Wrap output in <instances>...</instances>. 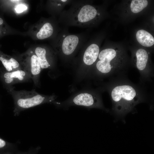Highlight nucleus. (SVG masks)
Here are the masks:
<instances>
[{
  "label": "nucleus",
  "instance_id": "nucleus-1",
  "mask_svg": "<svg viewBox=\"0 0 154 154\" xmlns=\"http://www.w3.org/2000/svg\"><path fill=\"white\" fill-rule=\"evenodd\" d=\"M105 88L112 102V110L118 116L132 111L137 104L145 101L148 96L145 88L133 83L125 75L109 78Z\"/></svg>",
  "mask_w": 154,
  "mask_h": 154
},
{
  "label": "nucleus",
  "instance_id": "nucleus-2",
  "mask_svg": "<svg viewBox=\"0 0 154 154\" xmlns=\"http://www.w3.org/2000/svg\"><path fill=\"white\" fill-rule=\"evenodd\" d=\"M124 55L117 53L112 48H106L100 52L93 70L95 75L102 78H111L125 75L129 66Z\"/></svg>",
  "mask_w": 154,
  "mask_h": 154
},
{
  "label": "nucleus",
  "instance_id": "nucleus-3",
  "mask_svg": "<svg viewBox=\"0 0 154 154\" xmlns=\"http://www.w3.org/2000/svg\"><path fill=\"white\" fill-rule=\"evenodd\" d=\"M84 0H72L70 7L60 14L59 21L66 26L84 27L100 13Z\"/></svg>",
  "mask_w": 154,
  "mask_h": 154
},
{
  "label": "nucleus",
  "instance_id": "nucleus-4",
  "mask_svg": "<svg viewBox=\"0 0 154 154\" xmlns=\"http://www.w3.org/2000/svg\"><path fill=\"white\" fill-rule=\"evenodd\" d=\"M86 39L84 33L71 34L67 28H61L56 40V47L57 52L64 58H70L82 48L86 43Z\"/></svg>",
  "mask_w": 154,
  "mask_h": 154
},
{
  "label": "nucleus",
  "instance_id": "nucleus-5",
  "mask_svg": "<svg viewBox=\"0 0 154 154\" xmlns=\"http://www.w3.org/2000/svg\"><path fill=\"white\" fill-rule=\"evenodd\" d=\"M11 90L14 103L13 112L15 116H18L21 112L25 110L51 102L54 100L52 97L39 94L34 90L17 91L12 88Z\"/></svg>",
  "mask_w": 154,
  "mask_h": 154
},
{
  "label": "nucleus",
  "instance_id": "nucleus-6",
  "mask_svg": "<svg viewBox=\"0 0 154 154\" xmlns=\"http://www.w3.org/2000/svg\"><path fill=\"white\" fill-rule=\"evenodd\" d=\"M149 53L143 48L138 49L135 53L136 62L134 65L139 73L140 80L142 83L152 82V78L154 77L153 68L149 63Z\"/></svg>",
  "mask_w": 154,
  "mask_h": 154
},
{
  "label": "nucleus",
  "instance_id": "nucleus-7",
  "mask_svg": "<svg viewBox=\"0 0 154 154\" xmlns=\"http://www.w3.org/2000/svg\"><path fill=\"white\" fill-rule=\"evenodd\" d=\"M94 93H80L74 97L71 103L76 105L106 110L100 97L98 94Z\"/></svg>",
  "mask_w": 154,
  "mask_h": 154
},
{
  "label": "nucleus",
  "instance_id": "nucleus-8",
  "mask_svg": "<svg viewBox=\"0 0 154 154\" xmlns=\"http://www.w3.org/2000/svg\"><path fill=\"white\" fill-rule=\"evenodd\" d=\"M83 52L81 59L83 64L87 67H91L96 61L100 52V48L95 43L88 45L86 43L82 47Z\"/></svg>",
  "mask_w": 154,
  "mask_h": 154
},
{
  "label": "nucleus",
  "instance_id": "nucleus-9",
  "mask_svg": "<svg viewBox=\"0 0 154 154\" xmlns=\"http://www.w3.org/2000/svg\"><path fill=\"white\" fill-rule=\"evenodd\" d=\"M4 77L7 84L12 85L28 81L31 79L29 74L22 69L6 72L4 74Z\"/></svg>",
  "mask_w": 154,
  "mask_h": 154
},
{
  "label": "nucleus",
  "instance_id": "nucleus-10",
  "mask_svg": "<svg viewBox=\"0 0 154 154\" xmlns=\"http://www.w3.org/2000/svg\"><path fill=\"white\" fill-rule=\"evenodd\" d=\"M136 38L138 42L143 46L149 47L154 44V38L148 32L144 30H139L136 34Z\"/></svg>",
  "mask_w": 154,
  "mask_h": 154
},
{
  "label": "nucleus",
  "instance_id": "nucleus-11",
  "mask_svg": "<svg viewBox=\"0 0 154 154\" xmlns=\"http://www.w3.org/2000/svg\"><path fill=\"white\" fill-rule=\"evenodd\" d=\"M54 28L52 24L49 22L44 23L37 34L39 39H44L51 36L54 33Z\"/></svg>",
  "mask_w": 154,
  "mask_h": 154
},
{
  "label": "nucleus",
  "instance_id": "nucleus-12",
  "mask_svg": "<svg viewBox=\"0 0 154 154\" xmlns=\"http://www.w3.org/2000/svg\"><path fill=\"white\" fill-rule=\"evenodd\" d=\"M35 52L39 61L41 69L47 68L50 66L47 60V51L45 48L38 47L36 48Z\"/></svg>",
  "mask_w": 154,
  "mask_h": 154
},
{
  "label": "nucleus",
  "instance_id": "nucleus-13",
  "mask_svg": "<svg viewBox=\"0 0 154 154\" xmlns=\"http://www.w3.org/2000/svg\"><path fill=\"white\" fill-rule=\"evenodd\" d=\"M148 4L146 0H133L131 3L130 9L133 13H137L146 7Z\"/></svg>",
  "mask_w": 154,
  "mask_h": 154
},
{
  "label": "nucleus",
  "instance_id": "nucleus-14",
  "mask_svg": "<svg viewBox=\"0 0 154 154\" xmlns=\"http://www.w3.org/2000/svg\"><path fill=\"white\" fill-rule=\"evenodd\" d=\"M10 145V143L8 142L0 137V152L4 151L7 149Z\"/></svg>",
  "mask_w": 154,
  "mask_h": 154
},
{
  "label": "nucleus",
  "instance_id": "nucleus-15",
  "mask_svg": "<svg viewBox=\"0 0 154 154\" xmlns=\"http://www.w3.org/2000/svg\"><path fill=\"white\" fill-rule=\"evenodd\" d=\"M27 7L25 5L21 4L18 5L15 9L17 13H21L26 10Z\"/></svg>",
  "mask_w": 154,
  "mask_h": 154
},
{
  "label": "nucleus",
  "instance_id": "nucleus-16",
  "mask_svg": "<svg viewBox=\"0 0 154 154\" xmlns=\"http://www.w3.org/2000/svg\"><path fill=\"white\" fill-rule=\"evenodd\" d=\"M19 0H11V1L14 3H17L19 2Z\"/></svg>",
  "mask_w": 154,
  "mask_h": 154
},
{
  "label": "nucleus",
  "instance_id": "nucleus-17",
  "mask_svg": "<svg viewBox=\"0 0 154 154\" xmlns=\"http://www.w3.org/2000/svg\"><path fill=\"white\" fill-rule=\"evenodd\" d=\"M3 23V19L0 18V25L2 24Z\"/></svg>",
  "mask_w": 154,
  "mask_h": 154
},
{
  "label": "nucleus",
  "instance_id": "nucleus-18",
  "mask_svg": "<svg viewBox=\"0 0 154 154\" xmlns=\"http://www.w3.org/2000/svg\"></svg>",
  "mask_w": 154,
  "mask_h": 154
}]
</instances>
